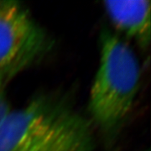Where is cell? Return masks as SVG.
<instances>
[{
    "instance_id": "obj_1",
    "label": "cell",
    "mask_w": 151,
    "mask_h": 151,
    "mask_svg": "<svg viewBox=\"0 0 151 151\" xmlns=\"http://www.w3.org/2000/svg\"><path fill=\"white\" fill-rule=\"evenodd\" d=\"M92 123L64 94L42 93L0 122V151H94Z\"/></svg>"
},
{
    "instance_id": "obj_2",
    "label": "cell",
    "mask_w": 151,
    "mask_h": 151,
    "mask_svg": "<svg viewBox=\"0 0 151 151\" xmlns=\"http://www.w3.org/2000/svg\"><path fill=\"white\" fill-rule=\"evenodd\" d=\"M100 60L90 91L92 122L111 143L128 119L139 87L140 66L130 46L108 28L100 32Z\"/></svg>"
},
{
    "instance_id": "obj_3",
    "label": "cell",
    "mask_w": 151,
    "mask_h": 151,
    "mask_svg": "<svg viewBox=\"0 0 151 151\" xmlns=\"http://www.w3.org/2000/svg\"><path fill=\"white\" fill-rule=\"evenodd\" d=\"M51 46L48 34L21 3L0 0V83L7 86Z\"/></svg>"
},
{
    "instance_id": "obj_4",
    "label": "cell",
    "mask_w": 151,
    "mask_h": 151,
    "mask_svg": "<svg viewBox=\"0 0 151 151\" xmlns=\"http://www.w3.org/2000/svg\"><path fill=\"white\" fill-rule=\"evenodd\" d=\"M107 14L115 27L126 36L148 48L151 40L150 2L149 0L106 1Z\"/></svg>"
},
{
    "instance_id": "obj_5",
    "label": "cell",
    "mask_w": 151,
    "mask_h": 151,
    "mask_svg": "<svg viewBox=\"0 0 151 151\" xmlns=\"http://www.w3.org/2000/svg\"><path fill=\"white\" fill-rule=\"evenodd\" d=\"M6 86L0 83V122L11 110L6 94Z\"/></svg>"
}]
</instances>
